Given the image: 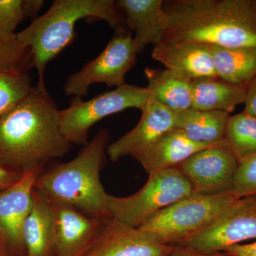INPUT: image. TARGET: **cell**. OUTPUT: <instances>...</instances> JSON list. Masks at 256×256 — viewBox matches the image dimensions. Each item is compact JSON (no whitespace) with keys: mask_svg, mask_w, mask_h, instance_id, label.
Segmentation results:
<instances>
[{"mask_svg":"<svg viewBox=\"0 0 256 256\" xmlns=\"http://www.w3.org/2000/svg\"><path fill=\"white\" fill-rule=\"evenodd\" d=\"M238 161L227 144L197 152L178 169L191 184L195 193L232 192Z\"/></svg>","mask_w":256,"mask_h":256,"instance_id":"cell-10","label":"cell"},{"mask_svg":"<svg viewBox=\"0 0 256 256\" xmlns=\"http://www.w3.org/2000/svg\"><path fill=\"white\" fill-rule=\"evenodd\" d=\"M42 170L24 173L14 184L0 192V250L25 254L23 228L31 210L32 193Z\"/></svg>","mask_w":256,"mask_h":256,"instance_id":"cell-11","label":"cell"},{"mask_svg":"<svg viewBox=\"0 0 256 256\" xmlns=\"http://www.w3.org/2000/svg\"><path fill=\"white\" fill-rule=\"evenodd\" d=\"M152 56L162 64L165 68L191 80L217 76L212 50L206 44L194 41L162 42L154 46Z\"/></svg>","mask_w":256,"mask_h":256,"instance_id":"cell-15","label":"cell"},{"mask_svg":"<svg viewBox=\"0 0 256 256\" xmlns=\"http://www.w3.org/2000/svg\"><path fill=\"white\" fill-rule=\"evenodd\" d=\"M232 192L238 198L256 196V154L238 163Z\"/></svg>","mask_w":256,"mask_h":256,"instance_id":"cell-27","label":"cell"},{"mask_svg":"<svg viewBox=\"0 0 256 256\" xmlns=\"http://www.w3.org/2000/svg\"><path fill=\"white\" fill-rule=\"evenodd\" d=\"M252 6H254V10L256 14V1H252Z\"/></svg>","mask_w":256,"mask_h":256,"instance_id":"cell-32","label":"cell"},{"mask_svg":"<svg viewBox=\"0 0 256 256\" xmlns=\"http://www.w3.org/2000/svg\"><path fill=\"white\" fill-rule=\"evenodd\" d=\"M224 144L215 146L194 142L188 139L181 130L174 128L132 156L142 165L148 174H150L162 170L178 168L197 152Z\"/></svg>","mask_w":256,"mask_h":256,"instance_id":"cell-17","label":"cell"},{"mask_svg":"<svg viewBox=\"0 0 256 256\" xmlns=\"http://www.w3.org/2000/svg\"><path fill=\"white\" fill-rule=\"evenodd\" d=\"M50 204L54 222L55 256H82L97 240L105 222L92 218L73 207Z\"/></svg>","mask_w":256,"mask_h":256,"instance_id":"cell-13","label":"cell"},{"mask_svg":"<svg viewBox=\"0 0 256 256\" xmlns=\"http://www.w3.org/2000/svg\"><path fill=\"white\" fill-rule=\"evenodd\" d=\"M139 122L133 129L108 146L106 154L112 162L142 151L171 130L176 112L150 98Z\"/></svg>","mask_w":256,"mask_h":256,"instance_id":"cell-14","label":"cell"},{"mask_svg":"<svg viewBox=\"0 0 256 256\" xmlns=\"http://www.w3.org/2000/svg\"><path fill=\"white\" fill-rule=\"evenodd\" d=\"M32 88L28 72L6 73L0 70V119L22 102Z\"/></svg>","mask_w":256,"mask_h":256,"instance_id":"cell-25","label":"cell"},{"mask_svg":"<svg viewBox=\"0 0 256 256\" xmlns=\"http://www.w3.org/2000/svg\"><path fill=\"white\" fill-rule=\"evenodd\" d=\"M24 173L0 165V192L6 190L18 182Z\"/></svg>","mask_w":256,"mask_h":256,"instance_id":"cell-28","label":"cell"},{"mask_svg":"<svg viewBox=\"0 0 256 256\" xmlns=\"http://www.w3.org/2000/svg\"><path fill=\"white\" fill-rule=\"evenodd\" d=\"M171 26L162 42L194 41L226 48L256 47V14L247 0L164 2Z\"/></svg>","mask_w":256,"mask_h":256,"instance_id":"cell-2","label":"cell"},{"mask_svg":"<svg viewBox=\"0 0 256 256\" xmlns=\"http://www.w3.org/2000/svg\"><path fill=\"white\" fill-rule=\"evenodd\" d=\"M150 98L146 88L124 84L90 100L74 97L67 108L60 110L62 134L70 144L85 146L92 126L101 120L128 108H146Z\"/></svg>","mask_w":256,"mask_h":256,"instance_id":"cell-7","label":"cell"},{"mask_svg":"<svg viewBox=\"0 0 256 256\" xmlns=\"http://www.w3.org/2000/svg\"><path fill=\"white\" fill-rule=\"evenodd\" d=\"M34 67L31 50L14 36H0V70L6 73L28 72Z\"/></svg>","mask_w":256,"mask_h":256,"instance_id":"cell-26","label":"cell"},{"mask_svg":"<svg viewBox=\"0 0 256 256\" xmlns=\"http://www.w3.org/2000/svg\"><path fill=\"white\" fill-rule=\"evenodd\" d=\"M224 252L229 256H256V240L252 244L232 246Z\"/></svg>","mask_w":256,"mask_h":256,"instance_id":"cell-29","label":"cell"},{"mask_svg":"<svg viewBox=\"0 0 256 256\" xmlns=\"http://www.w3.org/2000/svg\"><path fill=\"white\" fill-rule=\"evenodd\" d=\"M82 20H104L112 28L122 21L112 0H55L44 14L16 34L18 41L31 50L37 85L46 86L47 65L73 42L76 25Z\"/></svg>","mask_w":256,"mask_h":256,"instance_id":"cell-4","label":"cell"},{"mask_svg":"<svg viewBox=\"0 0 256 256\" xmlns=\"http://www.w3.org/2000/svg\"><path fill=\"white\" fill-rule=\"evenodd\" d=\"M44 5L43 0H0V36H14L18 25L26 18H38Z\"/></svg>","mask_w":256,"mask_h":256,"instance_id":"cell-24","label":"cell"},{"mask_svg":"<svg viewBox=\"0 0 256 256\" xmlns=\"http://www.w3.org/2000/svg\"><path fill=\"white\" fill-rule=\"evenodd\" d=\"M118 30L100 54L68 77L64 86L66 95L82 98L95 84L116 88L126 84V74L136 65L138 54L132 34Z\"/></svg>","mask_w":256,"mask_h":256,"instance_id":"cell-8","label":"cell"},{"mask_svg":"<svg viewBox=\"0 0 256 256\" xmlns=\"http://www.w3.org/2000/svg\"><path fill=\"white\" fill-rule=\"evenodd\" d=\"M150 98L174 112L192 107V82L168 69L146 67Z\"/></svg>","mask_w":256,"mask_h":256,"instance_id":"cell-20","label":"cell"},{"mask_svg":"<svg viewBox=\"0 0 256 256\" xmlns=\"http://www.w3.org/2000/svg\"><path fill=\"white\" fill-rule=\"evenodd\" d=\"M54 222L46 197L34 188L31 210L23 228L26 256H50L54 252Z\"/></svg>","mask_w":256,"mask_h":256,"instance_id":"cell-18","label":"cell"},{"mask_svg":"<svg viewBox=\"0 0 256 256\" xmlns=\"http://www.w3.org/2000/svg\"><path fill=\"white\" fill-rule=\"evenodd\" d=\"M256 239V196L237 198L208 228L184 246L206 254Z\"/></svg>","mask_w":256,"mask_h":256,"instance_id":"cell-9","label":"cell"},{"mask_svg":"<svg viewBox=\"0 0 256 256\" xmlns=\"http://www.w3.org/2000/svg\"><path fill=\"white\" fill-rule=\"evenodd\" d=\"M195 193L191 184L176 168L149 174L141 190L130 196L108 195L111 216L133 228H140L150 217L174 202Z\"/></svg>","mask_w":256,"mask_h":256,"instance_id":"cell-6","label":"cell"},{"mask_svg":"<svg viewBox=\"0 0 256 256\" xmlns=\"http://www.w3.org/2000/svg\"><path fill=\"white\" fill-rule=\"evenodd\" d=\"M244 112L256 117V76L247 85Z\"/></svg>","mask_w":256,"mask_h":256,"instance_id":"cell-30","label":"cell"},{"mask_svg":"<svg viewBox=\"0 0 256 256\" xmlns=\"http://www.w3.org/2000/svg\"><path fill=\"white\" fill-rule=\"evenodd\" d=\"M237 198L232 192L193 193L156 212L139 228L170 246L184 245L212 225Z\"/></svg>","mask_w":256,"mask_h":256,"instance_id":"cell-5","label":"cell"},{"mask_svg":"<svg viewBox=\"0 0 256 256\" xmlns=\"http://www.w3.org/2000/svg\"><path fill=\"white\" fill-rule=\"evenodd\" d=\"M226 142L238 162L256 154V117L246 112L230 116Z\"/></svg>","mask_w":256,"mask_h":256,"instance_id":"cell-23","label":"cell"},{"mask_svg":"<svg viewBox=\"0 0 256 256\" xmlns=\"http://www.w3.org/2000/svg\"><path fill=\"white\" fill-rule=\"evenodd\" d=\"M217 76L236 85H248L256 76V47L226 48L210 45Z\"/></svg>","mask_w":256,"mask_h":256,"instance_id":"cell-22","label":"cell"},{"mask_svg":"<svg viewBox=\"0 0 256 256\" xmlns=\"http://www.w3.org/2000/svg\"><path fill=\"white\" fill-rule=\"evenodd\" d=\"M230 116L222 111L188 108L176 112L175 128L192 141L203 144H226L227 124Z\"/></svg>","mask_w":256,"mask_h":256,"instance_id":"cell-21","label":"cell"},{"mask_svg":"<svg viewBox=\"0 0 256 256\" xmlns=\"http://www.w3.org/2000/svg\"><path fill=\"white\" fill-rule=\"evenodd\" d=\"M168 256H229L224 252L206 254L192 249L186 246H173L172 250Z\"/></svg>","mask_w":256,"mask_h":256,"instance_id":"cell-31","label":"cell"},{"mask_svg":"<svg viewBox=\"0 0 256 256\" xmlns=\"http://www.w3.org/2000/svg\"><path fill=\"white\" fill-rule=\"evenodd\" d=\"M172 248L152 234L111 218L82 256H168Z\"/></svg>","mask_w":256,"mask_h":256,"instance_id":"cell-12","label":"cell"},{"mask_svg":"<svg viewBox=\"0 0 256 256\" xmlns=\"http://www.w3.org/2000/svg\"><path fill=\"white\" fill-rule=\"evenodd\" d=\"M108 130L102 128L74 159L42 171L34 188L50 204L73 207L96 220H111L108 194L100 174L109 146Z\"/></svg>","mask_w":256,"mask_h":256,"instance_id":"cell-3","label":"cell"},{"mask_svg":"<svg viewBox=\"0 0 256 256\" xmlns=\"http://www.w3.org/2000/svg\"><path fill=\"white\" fill-rule=\"evenodd\" d=\"M247 85H236L218 77H207L192 82V107L201 110L230 112L245 104Z\"/></svg>","mask_w":256,"mask_h":256,"instance_id":"cell-19","label":"cell"},{"mask_svg":"<svg viewBox=\"0 0 256 256\" xmlns=\"http://www.w3.org/2000/svg\"><path fill=\"white\" fill-rule=\"evenodd\" d=\"M162 0H120L118 9L126 14L124 22L134 32V42L138 54L146 46L160 44L171 26V16Z\"/></svg>","mask_w":256,"mask_h":256,"instance_id":"cell-16","label":"cell"},{"mask_svg":"<svg viewBox=\"0 0 256 256\" xmlns=\"http://www.w3.org/2000/svg\"><path fill=\"white\" fill-rule=\"evenodd\" d=\"M60 110L46 86L36 85L0 119V165L21 172L42 170L70 151Z\"/></svg>","mask_w":256,"mask_h":256,"instance_id":"cell-1","label":"cell"}]
</instances>
